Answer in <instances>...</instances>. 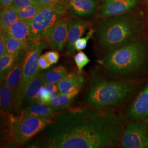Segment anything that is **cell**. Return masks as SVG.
Instances as JSON below:
<instances>
[{
	"instance_id": "8992f818",
	"label": "cell",
	"mask_w": 148,
	"mask_h": 148,
	"mask_svg": "<svg viewBox=\"0 0 148 148\" xmlns=\"http://www.w3.org/2000/svg\"><path fill=\"white\" fill-rule=\"evenodd\" d=\"M70 0H56L30 20L32 40L43 39L56 23L68 13Z\"/></svg>"
},
{
	"instance_id": "3957f363",
	"label": "cell",
	"mask_w": 148,
	"mask_h": 148,
	"mask_svg": "<svg viewBox=\"0 0 148 148\" xmlns=\"http://www.w3.org/2000/svg\"><path fill=\"white\" fill-rule=\"evenodd\" d=\"M101 19L95 30L97 46L103 52L143 37L145 30V16L142 10Z\"/></svg>"
},
{
	"instance_id": "836d02e7",
	"label": "cell",
	"mask_w": 148,
	"mask_h": 148,
	"mask_svg": "<svg viewBox=\"0 0 148 148\" xmlns=\"http://www.w3.org/2000/svg\"><path fill=\"white\" fill-rule=\"evenodd\" d=\"M56 0H37V2L40 5L46 6L54 2Z\"/></svg>"
},
{
	"instance_id": "5bb4252c",
	"label": "cell",
	"mask_w": 148,
	"mask_h": 148,
	"mask_svg": "<svg viewBox=\"0 0 148 148\" xmlns=\"http://www.w3.org/2000/svg\"><path fill=\"white\" fill-rule=\"evenodd\" d=\"M84 82L82 73L71 72L61 79L57 84L60 94L75 95L79 93Z\"/></svg>"
},
{
	"instance_id": "ac0fdd59",
	"label": "cell",
	"mask_w": 148,
	"mask_h": 148,
	"mask_svg": "<svg viewBox=\"0 0 148 148\" xmlns=\"http://www.w3.org/2000/svg\"><path fill=\"white\" fill-rule=\"evenodd\" d=\"M5 32L11 36L19 40L25 41L32 40L30 20L19 18Z\"/></svg>"
},
{
	"instance_id": "44dd1931",
	"label": "cell",
	"mask_w": 148,
	"mask_h": 148,
	"mask_svg": "<svg viewBox=\"0 0 148 148\" xmlns=\"http://www.w3.org/2000/svg\"><path fill=\"white\" fill-rule=\"evenodd\" d=\"M19 18L18 10L12 5L3 8L1 12V31L7 30Z\"/></svg>"
},
{
	"instance_id": "8fae6325",
	"label": "cell",
	"mask_w": 148,
	"mask_h": 148,
	"mask_svg": "<svg viewBox=\"0 0 148 148\" xmlns=\"http://www.w3.org/2000/svg\"><path fill=\"white\" fill-rule=\"evenodd\" d=\"M125 116L129 121L148 119V83L135 96Z\"/></svg>"
},
{
	"instance_id": "d6986e66",
	"label": "cell",
	"mask_w": 148,
	"mask_h": 148,
	"mask_svg": "<svg viewBox=\"0 0 148 148\" xmlns=\"http://www.w3.org/2000/svg\"><path fill=\"white\" fill-rule=\"evenodd\" d=\"M24 59L18 63L4 75L1 76V81L18 91L21 83L23 72Z\"/></svg>"
},
{
	"instance_id": "ffe728a7",
	"label": "cell",
	"mask_w": 148,
	"mask_h": 148,
	"mask_svg": "<svg viewBox=\"0 0 148 148\" xmlns=\"http://www.w3.org/2000/svg\"><path fill=\"white\" fill-rule=\"evenodd\" d=\"M27 50V49L21 52L14 54L6 53L2 57H0L1 76L4 75L16 64L24 59Z\"/></svg>"
},
{
	"instance_id": "52a82bcc",
	"label": "cell",
	"mask_w": 148,
	"mask_h": 148,
	"mask_svg": "<svg viewBox=\"0 0 148 148\" xmlns=\"http://www.w3.org/2000/svg\"><path fill=\"white\" fill-rule=\"evenodd\" d=\"M47 42L44 39L32 40L29 41L27 53L24 59L23 77L17 91V98L13 110L18 113L21 109V102L27 84L38 73L40 68L38 59L43 49L47 47Z\"/></svg>"
},
{
	"instance_id": "9a60e30c",
	"label": "cell",
	"mask_w": 148,
	"mask_h": 148,
	"mask_svg": "<svg viewBox=\"0 0 148 148\" xmlns=\"http://www.w3.org/2000/svg\"><path fill=\"white\" fill-rule=\"evenodd\" d=\"M59 112L48 104L37 103L21 109L16 117L18 119L29 116L52 119L56 116Z\"/></svg>"
},
{
	"instance_id": "484cf974",
	"label": "cell",
	"mask_w": 148,
	"mask_h": 148,
	"mask_svg": "<svg viewBox=\"0 0 148 148\" xmlns=\"http://www.w3.org/2000/svg\"><path fill=\"white\" fill-rule=\"evenodd\" d=\"M74 59L78 71L79 73H82V69L90 62L87 56L82 51H79L78 53L74 55Z\"/></svg>"
},
{
	"instance_id": "2e32d148",
	"label": "cell",
	"mask_w": 148,
	"mask_h": 148,
	"mask_svg": "<svg viewBox=\"0 0 148 148\" xmlns=\"http://www.w3.org/2000/svg\"><path fill=\"white\" fill-rule=\"evenodd\" d=\"M98 0H70L68 11L74 16H88L98 11Z\"/></svg>"
},
{
	"instance_id": "cb8c5ba5",
	"label": "cell",
	"mask_w": 148,
	"mask_h": 148,
	"mask_svg": "<svg viewBox=\"0 0 148 148\" xmlns=\"http://www.w3.org/2000/svg\"><path fill=\"white\" fill-rule=\"evenodd\" d=\"M76 96L59 94L53 98L47 104L51 106L57 111L61 112L70 106Z\"/></svg>"
},
{
	"instance_id": "4316f807",
	"label": "cell",
	"mask_w": 148,
	"mask_h": 148,
	"mask_svg": "<svg viewBox=\"0 0 148 148\" xmlns=\"http://www.w3.org/2000/svg\"><path fill=\"white\" fill-rule=\"evenodd\" d=\"M95 33V30L93 28H90L88 32L87 33L86 36L79 38L75 42V48L76 51H81L86 48L87 45L88 40L93 36Z\"/></svg>"
},
{
	"instance_id": "d4e9b609",
	"label": "cell",
	"mask_w": 148,
	"mask_h": 148,
	"mask_svg": "<svg viewBox=\"0 0 148 148\" xmlns=\"http://www.w3.org/2000/svg\"><path fill=\"white\" fill-rule=\"evenodd\" d=\"M45 7L37 3L18 10L19 18L24 20H31L37 16Z\"/></svg>"
},
{
	"instance_id": "4dcf8cb0",
	"label": "cell",
	"mask_w": 148,
	"mask_h": 148,
	"mask_svg": "<svg viewBox=\"0 0 148 148\" xmlns=\"http://www.w3.org/2000/svg\"><path fill=\"white\" fill-rule=\"evenodd\" d=\"M6 32L1 31L0 36V57H2L6 53V43H5Z\"/></svg>"
},
{
	"instance_id": "30bf717a",
	"label": "cell",
	"mask_w": 148,
	"mask_h": 148,
	"mask_svg": "<svg viewBox=\"0 0 148 148\" xmlns=\"http://www.w3.org/2000/svg\"><path fill=\"white\" fill-rule=\"evenodd\" d=\"M69 18L66 13L56 23L43 38L53 51H61L66 45Z\"/></svg>"
},
{
	"instance_id": "e0dca14e",
	"label": "cell",
	"mask_w": 148,
	"mask_h": 148,
	"mask_svg": "<svg viewBox=\"0 0 148 148\" xmlns=\"http://www.w3.org/2000/svg\"><path fill=\"white\" fill-rule=\"evenodd\" d=\"M17 98V90L1 81L0 106L1 112H10L13 110Z\"/></svg>"
},
{
	"instance_id": "e575fe53",
	"label": "cell",
	"mask_w": 148,
	"mask_h": 148,
	"mask_svg": "<svg viewBox=\"0 0 148 148\" xmlns=\"http://www.w3.org/2000/svg\"><path fill=\"white\" fill-rule=\"evenodd\" d=\"M147 27H148V21H147Z\"/></svg>"
},
{
	"instance_id": "83f0119b",
	"label": "cell",
	"mask_w": 148,
	"mask_h": 148,
	"mask_svg": "<svg viewBox=\"0 0 148 148\" xmlns=\"http://www.w3.org/2000/svg\"><path fill=\"white\" fill-rule=\"evenodd\" d=\"M37 3V0H13L12 5L17 10H19Z\"/></svg>"
},
{
	"instance_id": "277c9868",
	"label": "cell",
	"mask_w": 148,
	"mask_h": 148,
	"mask_svg": "<svg viewBox=\"0 0 148 148\" xmlns=\"http://www.w3.org/2000/svg\"><path fill=\"white\" fill-rule=\"evenodd\" d=\"M141 85L136 80L109 79L99 75H93L85 98L90 106L119 108L136 95Z\"/></svg>"
},
{
	"instance_id": "1f68e13d",
	"label": "cell",
	"mask_w": 148,
	"mask_h": 148,
	"mask_svg": "<svg viewBox=\"0 0 148 148\" xmlns=\"http://www.w3.org/2000/svg\"><path fill=\"white\" fill-rule=\"evenodd\" d=\"M38 65L41 69L46 70L50 68L51 64L48 61L47 59L45 57V54L41 55L38 59Z\"/></svg>"
},
{
	"instance_id": "9c48e42d",
	"label": "cell",
	"mask_w": 148,
	"mask_h": 148,
	"mask_svg": "<svg viewBox=\"0 0 148 148\" xmlns=\"http://www.w3.org/2000/svg\"><path fill=\"white\" fill-rule=\"evenodd\" d=\"M144 0H101L98 7L101 18L118 16L137 11Z\"/></svg>"
},
{
	"instance_id": "5b68a950",
	"label": "cell",
	"mask_w": 148,
	"mask_h": 148,
	"mask_svg": "<svg viewBox=\"0 0 148 148\" xmlns=\"http://www.w3.org/2000/svg\"><path fill=\"white\" fill-rule=\"evenodd\" d=\"M5 120V140L3 145L20 147L27 143L53 121L52 119L37 116L18 119L10 112H1Z\"/></svg>"
},
{
	"instance_id": "d590c367",
	"label": "cell",
	"mask_w": 148,
	"mask_h": 148,
	"mask_svg": "<svg viewBox=\"0 0 148 148\" xmlns=\"http://www.w3.org/2000/svg\"></svg>"
},
{
	"instance_id": "f1b7e54d",
	"label": "cell",
	"mask_w": 148,
	"mask_h": 148,
	"mask_svg": "<svg viewBox=\"0 0 148 148\" xmlns=\"http://www.w3.org/2000/svg\"><path fill=\"white\" fill-rule=\"evenodd\" d=\"M53 98L51 93L43 87L40 95V103L47 104Z\"/></svg>"
},
{
	"instance_id": "4fadbf2b",
	"label": "cell",
	"mask_w": 148,
	"mask_h": 148,
	"mask_svg": "<svg viewBox=\"0 0 148 148\" xmlns=\"http://www.w3.org/2000/svg\"><path fill=\"white\" fill-rule=\"evenodd\" d=\"M44 83L43 71L40 70L36 76L27 85L22 99L21 109L40 103V95Z\"/></svg>"
},
{
	"instance_id": "7a4b0ae2",
	"label": "cell",
	"mask_w": 148,
	"mask_h": 148,
	"mask_svg": "<svg viewBox=\"0 0 148 148\" xmlns=\"http://www.w3.org/2000/svg\"><path fill=\"white\" fill-rule=\"evenodd\" d=\"M104 53L97 62L109 77L136 80L148 72V45L143 37Z\"/></svg>"
},
{
	"instance_id": "6da1fadb",
	"label": "cell",
	"mask_w": 148,
	"mask_h": 148,
	"mask_svg": "<svg viewBox=\"0 0 148 148\" xmlns=\"http://www.w3.org/2000/svg\"><path fill=\"white\" fill-rule=\"evenodd\" d=\"M127 121L118 108L70 106L42 131L36 144L43 148H108L120 146Z\"/></svg>"
},
{
	"instance_id": "7402d4cb",
	"label": "cell",
	"mask_w": 148,
	"mask_h": 148,
	"mask_svg": "<svg viewBox=\"0 0 148 148\" xmlns=\"http://www.w3.org/2000/svg\"><path fill=\"white\" fill-rule=\"evenodd\" d=\"M67 74L66 69L62 65H58L43 71V77L45 82L57 84Z\"/></svg>"
},
{
	"instance_id": "603a6c76",
	"label": "cell",
	"mask_w": 148,
	"mask_h": 148,
	"mask_svg": "<svg viewBox=\"0 0 148 148\" xmlns=\"http://www.w3.org/2000/svg\"><path fill=\"white\" fill-rule=\"evenodd\" d=\"M29 41L18 40L9 35L6 32V53L14 54L24 51L27 49Z\"/></svg>"
},
{
	"instance_id": "ba28073f",
	"label": "cell",
	"mask_w": 148,
	"mask_h": 148,
	"mask_svg": "<svg viewBox=\"0 0 148 148\" xmlns=\"http://www.w3.org/2000/svg\"><path fill=\"white\" fill-rule=\"evenodd\" d=\"M120 146L125 148H148V119L126 123Z\"/></svg>"
},
{
	"instance_id": "d6a6232c",
	"label": "cell",
	"mask_w": 148,
	"mask_h": 148,
	"mask_svg": "<svg viewBox=\"0 0 148 148\" xmlns=\"http://www.w3.org/2000/svg\"><path fill=\"white\" fill-rule=\"evenodd\" d=\"M13 0H0L1 8H5L8 5H11Z\"/></svg>"
},
{
	"instance_id": "7c38bea8",
	"label": "cell",
	"mask_w": 148,
	"mask_h": 148,
	"mask_svg": "<svg viewBox=\"0 0 148 148\" xmlns=\"http://www.w3.org/2000/svg\"><path fill=\"white\" fill-rule=\"evenodd\" d=\"M90 23L76 16L69 17L68 21V34L66 42L67 51L73 55L75 52V44L76 41L84 35L86 30L90 27Z\"/></svg>"
},
{
	"instance_id": "f546056e",
	"label": "cell",
	"mask_w": 148,
	"mask_h": 148,
	"mask_svg": "<svg viewBox=\"0 0 148 148\" xmlns=\"http://www.w3.org/2000/svg\"><path fill=\"white\" fill-rule=\"evenodd\" d=\"M44 54L51 65L57 63L59 59V54L58 51H49L44 53Z\"/></svg>"
}]
</instances>
